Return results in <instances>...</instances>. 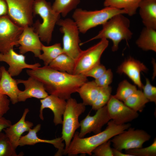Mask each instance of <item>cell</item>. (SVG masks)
<instances>
[{
  "mask_svg": "<svg viewBox=\"0 0 156 156\" xmlns=\"http://www.w3.org/2000/svg\"><path fill=\"white\" fill-rule=\"evenodd\" d=\"M111 143L109 140L105 142L95 148L92 154L96 156H113Z\"/></svg>",
  "mask_w": 156,
  "mask_h": 156,
  "instance_id": "34",
  "label": "cell"
},
{
  "mask_svg": "<svg viewBox=\"0 0 156 156\" xmlns=\"http://www.w3.org/2000/svg\"><path fill=\"white\" fill-rule=\"evenodd\" d=\"M18 84H23L25 86L24 91H20L18 96V102H25L27 99L35 98L42 99L48 96L42 83L32 77L27 80L16 79Z\"/></svg>",
  "mask_w": 156,
  "mask_h": 156,
  "instance_id": "16",
  "label": "cell"
},
{
  "mask_svg": "<svg viewBox=\"0 0 156 156\" xmlns=\"http://www.w3.org/2000/svg\"><path fill=\"white\" fill-rule=\"evenodd\" d=\"M1 69L0 68V80L1 79Z\"/></svg>",
  "mask_w": 156,
  "mask_h": 156,
  "instance_id": "42",
  "label": "cell"
},
{
  "mask_svg": "<svg viewBox=\"0 0 156 156\" xmlns=\"http://www.w3.org/2000/svg\"><path fill=\"white\" fill-rule=\"evenodd\" d=\"M35 0H6L8 15L15 23L24 27L34 23L33 8Z\"/></svg>",
  "mask_w": 156,
  "mask_h": 156,
  "instance_id": "10",
  "label": "cell"
},
{
  "mask_svg": "<svg viewBox=\"0 0 156 156\" xmlns=\"http://www.w3.org/2000/svg\"><path fill=\"white\" fill-rule=\"evenodd\" d=\"M9 138L5 133H0V156H18Z\"/></svg>",
  "mask_w": 156,
  "mask_h": 156,
  "instance_id": "32",
  "label": "cell"
},
{
  "mask_svg": "<svg viewBox=\"0 0 156 156\" xmlns=\"http://www.w3.org/2000/svg\"><path fill=\"white\" fill-rule=\"evenodd\" d=\"M20 53L24 54L28 52H32L35 57H38L41 53L43 44L38 35L35 31L33 27L27 25L23 31L17 41Z\"/></svg>",
  "mask_w": 156,
  "mask_h": 156,
  "instance_id": "14",
  "label": "cell"
},
{
  "mask_svg": "<svg viewBox=\"0 0 156 156\" xmlns=\"http://www.w3.org/2000/svg\"><path fill=\"white\" fill-rule=\"evenodd\" d=\"M23 27L15 23L8 15L0 17V53H6L17 42Z\"/></svg>",
  "mask_w": 156,
  "mask_h": 156,
  "instance_id": "11",
  "label": "cell"
},
{
  "mask_svg": "<svg viewBox=\"0 0 156 156\" xmlns=\"http://www.w3.org/2000/svg\"><path fill=\"white\" fill-rule=\"evenodd\" d=\"M112 88L109 86L100 87L96 98L92 106V109L97 110L105 105L112 95Z\"/></svg>",
  "mask_w": 156,
  "mask_h": 156,
  "instance_id": "31",
  "label": "cell"
},
{
  "mask_svg": "<svg viewBox=\"0 0 156 156\" xmlns=\"http://www.w3.org/2000/svg\"><path fill=\"white\" fill-rule=\"evenodd\" d=\"M10 102L7 96L0 93V117L3 116L10 109Z\"/></svg>",
  "mask_w": 156,
  "mask_h": 156,
  "instance_id": "38",
  "label": "cell"
},
{
  "mask_svg": "<svg viewBox=\"0 0 156 156\" xmlns=\"http://www.w3.org/2000/svg\"><path fill=\"white\" fill-rule=\"evenodd\" d=\"M106 106L111 120L117 125L131 122L139 115L138 112L131 109L112 95Z\"/></svg>",
  "mask_w": 156,
  "mask_h": 156,
  "instance_id": "12",
  "label": "cell"
},
{
  "mask_svg": "<svg viewBox=\"0 0 156 156\" xmlns=\"http://www.w3.org/2000/svg\"><path fill=\"white\" fill-rule=\"evenodd\" d=\"M106 70L105 66L100 63L95 66L82 74L87 77H91L96 79L101 76Z\"/></svg>",
  "mask_w": 156,
  "mask_h": 156,
  "instance_id": "37",
  "label": "cell"
},
{
  "mask_svg": "<svg viewBox=\"0 0 156 156\" xmlns=\"http://www.w3.org/2000/svg\"><path fill=\"white\" fill-rule=\"evenodd\" d=\"M105 7L100 10L92 11L80 8L75 10L72 17L80 32L85 34L91 29L103 25L117 14H126L123 9L110 6Z\"/></svg>",
  "mask_w": 156,
  "mask_h": 156,
  "instance_id": "5",
  "label": "cell"
},
{
  "mask_svg": "<svg viewBox=\"0 0 156 156\" xmlns=\"http://www.w3.org/2000/svg\"><path fill=\"white\" fill-rule=\"evenodd\" d=\"M123 14H119L113 16L102 25V29L96 35L83 43H81L80 45L94 40L108 39L113 42L112 51H117L120 42L123 40H130L133 35L129 29L130 21Z\"/></svg>",
  "mask_w": 156,
  "mask_h": 156,
  "instance_id": "3",
  "label": "cell"
},
{
  "mask_svg": "<svg viewBox=\"0 0 156 156\" xmlns=\"http://www.w3.org/2000/svg\"><path fill=\"white\" fill-rule=\"evenodd\" d=\"M113 156H133L132 155L123 153L122 151L118 150L114 148H112Z\"/></svg>",
  "mask_w": 156,
  "mask_h": 156,
  "instance_id": "41",
  "label": "cell"
},
{
  "mask_svg": "<svg viewBox=\"0 0 156 156\" xmlns=\"http://www.w3.org/2000/svg\"><path fill=\"white\" fill-rule=\"evenodd\" d=\"M57 25L60 26V31L63 34V50L75 62L78 59L83 50L79 45L81 41L78 28L73 19L70 18L60 19Z\"/></svg>",
  "mask_w": 156,
  "mask_h": 156,
  "instance_id": "7",
  "label": "cell"
},
{
  "mask_svg": "<svg viewBox=\"0 0 156 156\" xmlns=\"http://www.w3.org/2000/svg\"><path fill=\"white\" fill-rule=\"evenodd\" d=\"M148 100L141 90H137L123 102L124 103L133 110L141 112Z\"/></svg>",
  "mask_w": 156,
  "mask_h": 156,
  "instance_id": "27",
  "label": "cell"
},
{
  "mask_svg": "<svg viewBox=\"0 0 156 156\" xmlns=\"http://www.w3.org/2000/svg\"><path fill=\"white\" fill-rule=\"evenodd\" d=\"M129 123L117 125L111 120L103 131L86 138H80L78 132L75 133L68 146L64 149L63 155L75 156L79 154L92 155L93 151L103 143L131 127Z\"/></svg>",
  "mask_w": 156,
  "mask_h": 156,
  "instance_id": "2",
  "label": "cell"
},
{
  "mask_svg": "<svg viewBox=\"0 0 156 156\" xmlns=\"http://www.w3.org/2000/svg\"><path fill=\"white\" fill-rule=\"evenodd\" d=\"M139 8L145 27L156 30V0H142Z\"/></svg>",
  "mask_w": 156,
  "mask_h": 156,
  "instance_id": "22",
  "label": "cell"
},
{
  "mask_svg": "<svg viewBox=\"0 0 156 156\" xmlns=\"http://www.w3.org/2000/svg\"><path fill=\"white\" fill-rule=\"evenodd\" d=\"M110 120L106 105L97 110L94 115L91 116L89 114L80 121L79 136L82 138L91 132L95 134L99 133L102 131V127Z\"/></svg>",
  "mask_w": 156,
  "mask_h": 156,
  "instance_id": "13",
  "label": "cell"
},
{
  "mask_svg": "<svg viewBox=\"0 0 156 156\" xmlns=\"http://www.w3.org/2000/svg\"><path fill=\"white\" fill-rule=\"evenodd\" d=\"M136 43L143 50H151L156 52V30L145 27L142 31Z\"/></svg>",
  "mask_w": 156,
  "mask_h": 156,
  "instance_id": "24",
  "label": "cell"
},
{
  "mask_svg": "<svg viewBox=\"0 0 156 156\" xmlns=\"http://www.w3.org/2000/svg\"><path fill=\"white\" fill-rule=\"evenodd\" d=\"M148 70L143 63L130 57L118 66L117 72L119 74L126 75L140 88L142 89L143 85L141 79L140 73L142 72H146Z\"/></svg>",
  "mask_w": 156,
  "mask_h": 156,
  "instance_id": "18",
  "label": "cell"
},
{
  "mask_svg": "<svg viewBox=\"0 0 156 156\" xmlns=\"http://www.w3.org/2000/svg\"><path fill=\"white\" fill-rule=\"evenodd\" d=\"M41 51L43 53L38 58L43 61L44 66H48L58 56L64 53L62 47L60 43L50 46H45L43 44Z\"/></svg>",
  "mask_w": 156,
  "mask_h": 156,
  "instance_id": "28",
  "label": "cell"
},
{
  "mask_svg": "<svg viewBox=\"0 0 156 156\" xmlns=\"http://www.w3.org/2000/svg\"><path fill=\"white\" fill-rule=\"evenodd\" d=\"M33 16L39 15L42 21H36L32 25L35 31L40 40L49 44L51 41L52 34L55 25L60 18V14L53 10L50 2L46 0H35L34 2Z\"/></svg>",
  "mask_w": 156,
  "mask_h": 156,
  "instance_id": "4",
  "label": "cell"
},
{
  "mask_svg": "<svg viewBox=\"0 0 156 156\" xmlns=\"http://www.w3.org/2000/svg\"><path fill=\"white\" fill-rule=\"evenodd\" d=\"M26 73L42 82L48 93L66 100L71 98V94L77 92L78 88L88 81L87 77L83 74H70L48 66L27 69Z\"/></svg>",
  "mask_w": 156,
  "mask_h": 156,
  "instance_id": "1",
  "label": "cell"
},
{
  "mask_svg": "<svg viewBox=\"0 0 156 156\" xmlns=\"http://www.w3.org/2000/svg\"><path fill=\"white\" fill-rule=\"evenodd\" d=\"M66 105L63 114L62 138L65 143L64 149L68 146L76 130L80 127L79 116L86 110V105L78 103L71 97L66 100Z\"/></svg>",
  "mask_w": 156,
  "mask_h": 156,
  "instance_id": "6",
  "label": "cell"
},
{
  "mask_svg": "<svg viewBox=\"0 0 156 156\" xmlns=\"http://www.w3.org/2000/svg\"><path fill=\"white\" fill-rule=\"evenodd\" d=\"M109 41L103 38L96 44L83 50L75 62L73 75L82 74L95 66L100 63L101 55L107 47Z\"/></svg>",
  "mask_w": 156,
  "mask_h": 156,
  "instance_id": "9",
  "label": "cell"
},
{
  "mask_svg": "<svg viewBox=\"0 0 156 156\" xmlns=\"http://www.w3.org/2000/svg\"><path fill=\"white\" fill-rule=\"evenodd\" d=\"M75 61L63 53L58 56L48 66L55 70L73 74Z\"/></svg>",
  "mask_w": 156,
  "mask_h": 156,
  "instance_id": "25",
  "label": "cell"
},
{
  "mask_svg": "<svg viewBox=\"0 0 156 156\" xmlns=\"http://www.w3.org/2000/svg\"><path fill=\"white\" fill-rule=\"evenodd\" d=\"M0 68V93L9 97L12 104H16L18 102V94L21 91L18 88L17 80L12 78L5 67L1 66Z\"/></svg>",
  "mask_w": 156,
  "mask_h": 156,
  "instance_id": "21",
  "label": "cell"
},
{
  "mask_svg": "<svg viewBox=\"0 0 156 156\" xmlns=\"http://www.w3.org/2000/svg\"><path fill=\"white\" fill-rule=\"evenodd\" d=\"M113 137L110 140L114 148L122 151L142 147L151 135L144 130L130 127Z\"/></svg>",
  "mask_w": 156,
  "mask_h": 156,
  "instance_id": "8",
  "label": "cell"
},
{
  "mask_svg": "<svg viewBox=\"0 0 156 156\" xmlns=\"http://www.w3.org/2000/svg\"><path fill=\"white\" fill-rule=\"evenodd\" d=\"M113 75L110 69H106L103 74L94 80L97 85L100 87L109 86L112 82Z\"/></svg>",
  "mask_w": 156,
  "mask_h": 156,
  "instance_id": "36",
  "label": "cell"
},
{
  "mask_svg": "<svg viewBox=\"0 0 156 156\" xmlns=\"http://www.w3.org/2000/svg\"><path fill=\"white\" fill-rule=\"evenodd\" d=\"M66 101L53 94L48 95L45 98L40 99L39 114L40 119L42 120H44L43 111L45 108H48L53 114V122L55 125L62 124V117L66 105Z\"/></svg>",
  "mask_w": 156,
  "mask_h": 156,
  "instance_id": "17",
  "label": "cell"
},
{
  "mask_svg": "<svg viewBox=\"0 0 156 156\" xmlns=\"http://www.w3.org/2000/svg\"><path fill=\"white\" fill-rule=\"evenodd\" d=\"M12 122L10 120L5 118L3 116L0 117V133L4 129L12 125Z\"/></svg>",
  "mask_w": 156,
  "mask_h": 156,
  "instance_id": "40",
  "label": "cell"
},
{
  "mask_svg": "<svg viewBox=\"0 0 156 156\" xmlns=\"http://www.w3.org/2000/svg\"><path fill=\"white\" fill-rule=\"evenodd\" d=\"M8 14V8L6 0H0V17Z\"/></svg>",
  "mask_w": 156,
  "mask_h": 156,
  "instance_id": "39",
  "label": "cell"
},
{
  "mask_svg": "<svg viewBox=\"0 0 156 156\" xmlns=\"http://www.w3.org/2000/svg\"><path fill=\"white\" fill-rule=\"evenodd\" d=\"M80 2V0H55L52 7L55 12L65 17L76 8Z\"/></svg>",
  "mask_w": 156,
  "mask_h": 156,
  "instance_id": "29",
  "label": "cell"
},
{
  "mask_svg": "<svg viewBox=\"0 0 156 156\" xmlns=\"http://www.w3.org/2000/svg\"><path fill=\"white\" fill-rule=\"evenodd\" d=\"M41 125L37 124L33 129H31L28 133L22 136L19 140V146H23L25 145H33L39 143H44L51 144L56 148L58 151L55 156H61L63 155L64 149V144L63 143L61 137L53 140H45L40 138L37 135V133L40 130Z\"/></svg>",
  "mask_w": 156,
  "mask_h": 156,
  "instance_id": "19",
  "label": "cell"
},
{
  "mask_svg": "<svg viewBox=\"0 0 156 156\" xmlns=\"http://www.w3.org/2000/svg\"><path fill=\"white\" fill-rule=\"evenodd\" d=\"M0 62H5L9 65L8 71L12 77L19 75L25 68L34 69L41 66L38 63L32 64H27L25 56L23 54L17 53L13 48L6 53H0Z\"/></svg>",
  "mask_w": 156,
  "mask_h": 156,
  "instance_id": "15",
  "label": "cell"
},
{
  "mask_svg": "<svg viewBox=\"0 0 156 156\" xmlns=\"http://www.w3.org/2000/svg\"><path fill=\"white\" fill-rule=\"evenodd\" d=\"M142 0H105V7L124 10L129 16L135 15Z\"/></svg>",
  "mask_w": 156,
  "mask_h": 156,
  "instance_id": "26",
  "label": "cell"
},
{
  "mask_svg": "<svg viewBox=\"0 0 156 156\" xmlns=\"http://www.w3.org/2000/svg\"><path fill=\"white\" fill-rule=\"evenodd\" d=\"M125 152L126 153L132 155L133 156H156V138L148 146L125 150Z\"/></svg>",
  "mask_w": 156,
  "mask_h": 156,
  "instance_id": "33",
  "label": "cell"
},
{
  "mask_svg": "<svg viewBox=\"0 0 156 156\" xmlns=\"http://www.w3.org/2000/svg\"><path fill=\"white\" fill-rule=\"evenodd\" d=\"M29 112L28 108H25L18 122L3 130L15 149L19 146V141L22 134L25 132H28L34 125L32 122L25 120L26 117Z\"/></svg>",
  "mask_w": 156,
  "mask_h": 156,
  "instance_id": "20",
  "label": "cell"
},
{
  "mask_svg": "<svg viewBox=\"0 0 156 156\" xmlns=\"http://www.w3.org/2000/svg\"><path fill=\"white\" fill-rule=\"evenodd\" d=\"M146 83L142 89L143 92L149 102L156 103V87L151 84L149 79L146 78Z\"/></svg>",
  "mask_w": 156,
  "mask_h": 156,
  "instance_id": "35",
  "label": "cell"
},
{
  "mask_svg": "<svg viewBox=\"0 0 156 156\" xmlns=\"http://www.w3.org/2000/svg\"><path fill=\"white\" fill-rule=\"evenodd\" d=\"M100 87L94 80L88 81L82 84L78 89V93L85 105L92 106L95 101Z\"/></svg>",
  "mask_w": 156,
  "mask_h": 156,
  "instance_id": "23",
  "label": "cell"
},
{
  "mask_svg": "<svg viewBox=\"0 0 156 156\" xmlns=\"http://www.w3.org/2000/svg\"><path fill=\"white\" fill-rule=\"evenodd\" d=\"M137 90L135 86L131 84L126 80H124L119 83L116 94L113 96L124 102Z\"/></svg>",
  "mask_w": 156,
  "mask_h": 156,
  "instance_id": "30",
  "label": "cell"
}]
</instances>
